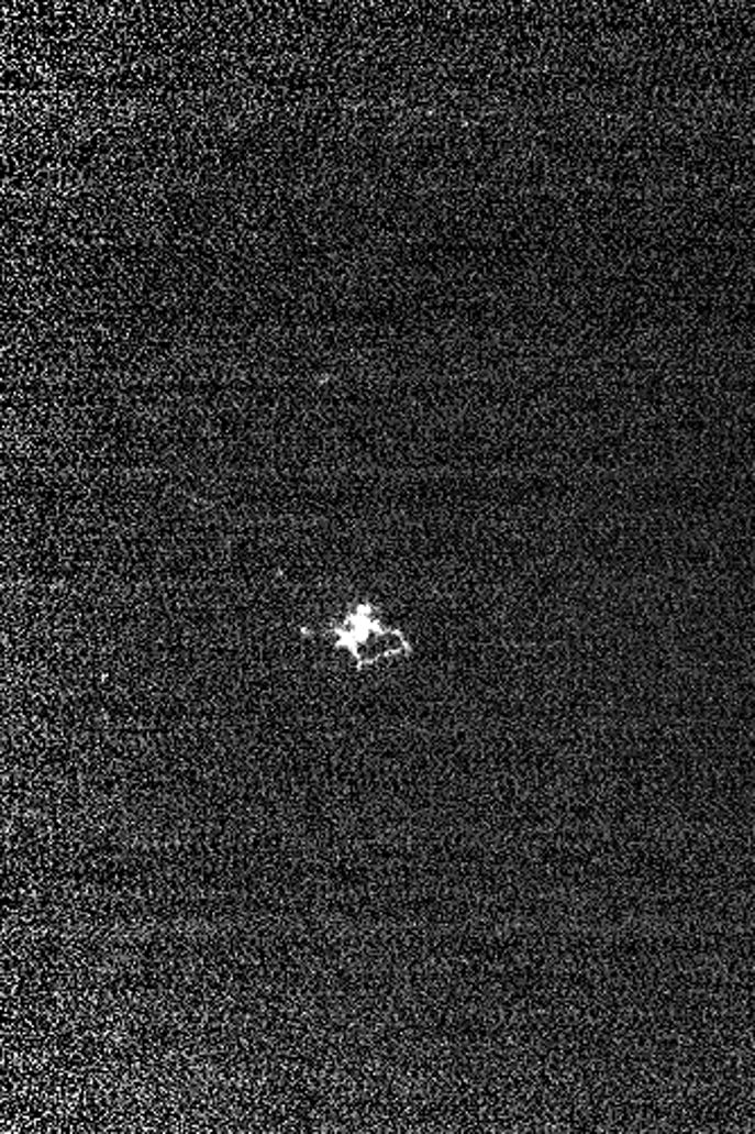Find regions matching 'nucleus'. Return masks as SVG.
Wrapping results in <instances>:
<instances>
[{
    "label": "nucleus",
    "instance_id": "obj_1",
    "mask_svg": "<svg viewBox=\"0 0 755 1134\" xmlns=\"http://www.w3.org/2000/svg\"><path fill=\"white\" fill-rule=\"evenodd\" d=\"M337 643L346 648L357 667H369V663L391 659L396 654L408 652V641L399 630L385 628L378 618L353 614L342 623L337 630Z\"/></svg>",
    "mask_w": 755,
    "mask_h": 1134
}]
</instances>
